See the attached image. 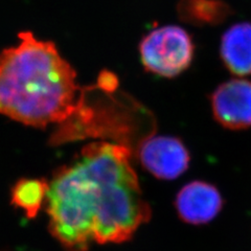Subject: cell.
Masks as SVG:
<instances>
[{
  "mask_svg": "<svg viewBox=\"0 0 251 251\" xmlns=\"http://www.w3.org/2000/svg\"><path fill=\"white\" fill-rule=\"evenodd\" d=\"M0 53V113L31 127H62L80 108L76 73L52 42L29 31Z\"/></svg>",
  "mask_w": 251,
  "mask_h": 251,
  "instance_id": "7a4b0ae2",
  "label": "cell"
},
{
  "mask_svg": "<svg viewBox=\"0 0 251 251\" xmlns=\"http://www.w3.org/2000/svg\"><path fill=\"white\" fill-rule=\"evenodd\" d=\"M177 12L182 21L203 26L222 23L231 9L222 0H179Z\"/></svg>",
  "mask_w": 251,
  "mask_h": 251,
  "instance_id": "ba28073f",
  "label": "cell"
},
{
  "mask_svg": "<svg viewBox=\"0 0 251 251\" xmlns=\"http://www.w3.org/2000/svg\"><path fill=\"white\" fill-rule=\"evenodd\" d=\"M131 159L129 147L96 141L54 174L46 194L50 229L67 251L128 242L151 219Z\"/></svg>",
  "mask_w": 251,
  "mask_h": 251,
  "instance_id": "6da1fadb",
  "label": "cell"
},
{
  "mask_svg": "<svg viewBox=\"0 0 251 251\" xmlns=\"http://www.w3.org/2000/svg\"><path fill=\"white\" fill-rule=\"evenodd\" d=\"M136 155L143 168L161 180H174L186 172L191 156L181 139L151 135L141 140Z\"/></svg>",
  "mask_w": 251,
  "mask_h": 251,
  "instance_id": "277c9868",
  "label": "cell"
},
{
  "mask_svg": "<svg viewBox=\"0 0 251 251\" xmlns=\"http://www.w3.org/2000/svg\"><path fill=\"white\" fill-rule=\"evenodd\" d=\"M215 120L226 129L251 128V81L231 78L216 88L210 97Z\"/></svg>",
  "mask_w": 251,
  "mask_h": 251,
  "instance_id": "5b68a950",
  "label": "cell"
},
{
  "mask_svg": "<svg viewBox=\"0 0 251 251\" xmlns=\"http://www.w3.org/2000/svg\"><path fill=\"white\" fill-rule=\"evenodd\" d=\"M195 46L191 35L176 25L157 27L139 44V54L147 72L163 77H175L191 66Z\"/></svg>",
  "mask_w": 251,
  "mask_h": 251,
  "instance_id": "3957f363",
  "label": "cell"
},
{
  "mask_svg": "<svg viewBox=\"0 0 251 251\" xmlns=\"http://www.w3.org/2000/svg\"><path fill=\"white\" fill-rule=\"evenodd\" d=\"M220 56L231 74L239 76L251 75V23H237L225 31Z\"/></svg>",
  "mask_w": 251,
  "mask_h": 251,
  "instance_id": "52a82bcc",
  "label": "cell"
},
{
  "mask_svg": "<svg viewBox=\"0 0 251 251\" xmlns=\"http://www.w3.org/2000/svg\"><path fill=\"white\" fill-rule=\"evenodd\" d=\"M49 183L44 180H21L13 188L12 201L25 211L28 218L37 215L46 199Z\"/></svg>",
  "mask_w": 251,
  "mask_h": 251,
  "instance_id": "9c48e42d",
  "label": "cell"
},
{
  "mask_svg": "<svg viewBox=\"0 0 251 251\" xmlns=\"http://www.w3.org/2000/svg\"><path fill=\"white\" fill-rule=\"evenodd\" d=\"M175 207L183 222L203 225L213 221L220 214L223 208V198L215 185L195 180L178 192Z\"/></svg>",
  "mask_w": 251,
  "mask_h": 251,
  "instance_id": "8992f818",
  "label": "cell"
}]
</instances>
